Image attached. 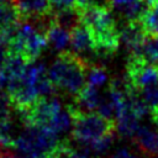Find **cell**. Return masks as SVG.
<instances>
[{"label":"cell","instance_id":"obj_6","mask_svg":"<svg viewBox=\"0 0 158 158\" xmlns=\"http://www.w3.org/2000/svg\"><path fill=\"white\" fill-rule=\"evenodd\" d=\"M22 22H36L54 14L51 0H14Z\"/></svg>","mask_w":158,"mask_h":158},{"label":"cell","instance_id":"obj_1","mask_svg":"<svg viewBox=\"0 0 158 158\" xmlns=\"http://www.w3.org/2000/svg\"><path fill=\"white\" fill-rule=\"evenodd\" d=\"M79 21L89 30L94 41L95 57H111L120 47L121 37L114 11L109 5L93 4L75 9Z\"/></svg>","mask_w":158,"mask_h":158},{"label":"cell","instance_id":"obj_17","mask_svg":"<svg viewBox=\"0 0 158 158\" xmlns=\"http://www.w3.org/2000/svg\"><path fill=\"white\" fill-rule=\"evenodd\" d=\"M107 80V74L105 69L100 65L89 63L86 68V84H90L95 88H100L101 85L105 84Z\"/></svg>","mask_w":158,"mask_h":158},{"label":"cell","instance_id":"obj_9","mask_svg":"<svg viewBox=\"0 0 158 158\" xmlns=\"http://www.w3.org/2000/svg\"><path fill=\"white\" fill-rule=\"evenodd\" d=\"M141 152L147 157L158 156V132L146 126H139L132 137Z\"/></svg>","mask_w":158,"mask_h":158},{"label":"cell","instance_id":"obj_22","mask_svg":"<svg viewBox=\"0 0 158 158\" xmlns=\"http://www.w3.org/2000/svg\"><path fill=\"white\" fill-rule=\"evenodd\" d=\"M6 57H7V46L0 43V70L2 69V65L5 63Z\"/></svg>","mask_w":158,"mask_h":158},{"label":"cell","instance_id":"obj_14","mask_svg":"<svg viewBox=\"0 0 158 158\" xmlns=\"http://www.w3.org/2000/svg\"><path fill=\"white\" fill-rule=\"evenodd\" d=\"M139 120L141 118H138L128 106V109L116 118V128L122 137L132 138L139 127Z\"/></svg>","mask_w":158,"mask_h":158},{"label":"cell","instance_id":"obj_20","mask_svg":"<svg viewBox=\"0 0 158 158\" xmlns=\"http://www.w3.org/2000/svg\"><path fill=\"white\" fill-rule=\"evenodd\" d=\"M70 125H73V121H72V117L70 115L68 114V111H60L53 120L52 122L49 123L48 127L46 128H49L51 131H53L56 135L58 133H62V132H65L69 130Z\"/></svg>","mask_w":158,"mask_h":158},{"label":"cell","instance_id":"obj_2","mask_svg":"<svg viewBox=\"0 0 158 158\" xmlns=\"http://www.w3.org/2000/svg\"><path fill=\"white\" fill-rule=\"evenodd\" d=\"M89 60L73 51H62L49 68L48 77L56 89L75 96L86 84V68Z\"/></svg>","mask_w":158,"mask_h":158},{"label":"cell","instance_id":"obj_10","mask_svg":"<svg viewBox=\"0 0 158 158\" xmlns=\"http://www.w3.org/2000/svg\"><path fill=\"white\" fill-rule=\"evenodd\" d=\"M109 6L112 11L120 12L126 21L138 20L147 7L143 0H110Z\"/></svg>","mask_w":158,"mask_h":158},{"label":"cell","instance_id":"obj_3","mask_svg":"<svg viewBox=\"0 0 158 158\" xmlns=\"http://www.w3.org/2000/svg\"><path fill=\"white\" fill-rule=\"evenodd\" d=\"M67 111L72 117V137L80 144L88 146L93 141L112 133L116 130V121L107 118L98 111H83L75 104L68 105Z\"/></svg>","mask_w":158,"mask_h":158},{"label":"cell","instance_id":"obj_13","mask_svg":"<svg viewBox=\"0 0 158 158\" xmlns=\"http://www.w3.org/2000/svg\"><path fill=\"white\" fill-rule=\"evenodd\" d=\"M22 23L20 12L14 2H0V30H9L19 27Z\"/></svg>","mask_w":158,"mask_h":158},{"label":"cell","instance_id":"obj_18","mask_svg":"<svg viewBox=\"0 0 158 158\" xmlns=\"http://www.w3.org/2000/svg\"><path fill=\"white\" fill-rule=\"evenodd\" d=\"M15 126L11 120L0 121V146L15 148Z\"/></svg>","mask_w":158,"mask_h":158},{"label":"cell","instance_id":"obj_15","mask_svg":"<svg viewBox=\"0 0 158 158\" xmlns=\"http://www.w3.org/2000/svg\"><path fill=\"white\" fill-rule=\"evenodd\" d=\"M27 64H28V62L21 54L7 52V57L5 59V63H4L1 70L5 74V77L7 78V80H9L11 78L20 77L25 72Z\"/></svg>","mask_w":158,"mask_h":158},{"label":"cell","instance_id":"obj_21","mask_svg":"<svg viewBox=\"0 0 158 158\" xmlns=\"http://www.w3.org/2000/svg\"><path fill=\"white\" fill-rule=\"evenodd\" d=\"M114 135H115V132L107 133L105 136H101L100 138H98V139L93 141L91 143H89L88 147L90 148V151H94L96 153H102V152H105L112 144V142H114Z\"/></svg>","mask_w":158,"mask_h":158},{"label":"cell","instance_id":"obj_7","mask_svg":"<svg viewBox=\"0 0 158 158\" xmlns=\"http://www.w3.org/2000/svg\"><path fill=\"white\" fill-rule=\"evenodd\" d=\"M121 42L130 52V56H142V48L147 37L139 20L126 21L120 30Z\"/></svg>","mask_w":158,"mask_h":158},{"label":"cell","instance_id":"obj_25","mask_svg":"<svg viewBox=\"0 0 158 158\" xmlns=\"http://www.w3.org/2000/svg\"><path fill=\"white\" fill-rule=\"evenodd\" d=\"M2 1H10V2H14V0H0V2H2Z\"/></svg>","mask_w":158,"mask_h":158},{"label":"cell","instance_id":"obj_5","mask_svg":"<svg viewBox=\"0 0 158 158\" xmlns=\"http://www.w3.org/2000/svg\"><path fill=\"white\" fill-rule=\"evenodd\" d=\"M62 111L60 104L56 98L40 96L26 111L20 112L26 126L48 127L52 120Z\"/></svg>","mask_w":158,"mask_h":158},{"label":"cell","instance_id":"obj_19","mask_svg":"<svg viewBox=\"0 0 158 158\" xmlns=\"http://www.w3.org/2000/svg\"><path fill=\"white\" fill-rule=\"evenodd\" d=\"M142 57L151 63L158 64V36L147 35L142 48Z\"/></svg>","mask_w":158,"mask_h":158},{"label":"cell","instance_id":"obj_4","mask_svg":"<svg viewBox=\"0 0 158 158\" xmlns=\"http://www.w3.org/2000/svg\"><path fill=\"white\" fill-rule=\"evenodd\" d=\"M158 84V64L148 62L142 56H128L125 85L138 91Z\"/></svg>","mask_w":158,"mask_h":158},{"label":"cell","instance_id":"obj_16","mask_svg":"<svg viewBox=\"0 0 158 158\" xmlns=\"http://www.w3.org/2000/svg\"><path fill=\"white\" fill-rule=\"evenodd\" d=\"M139 22L148 36H158V0L148 5L142 15L139 16Z\"/></svg>","mask_w":158,"mask_h":158},{"label":"cell","instance_id":"obj_24","mask_svg":"<svg viewBox=\"0 0 158 158\" xmlns=\"http://www.w3.org/2000/svg\"><path fill=\"white\" fill-rule=\"evenodd\" d=\"M151 116H152V120H153V122L158 126V105H156L154 107H152L151 109Z\"/></svg>","mask_w":158,"mask_h":158},{"label":"cell","instance_id":"obj_11","mask_svg":"<svg viewBox=\"0 0 158 158\" xmlns=\"http://www.w3.org/2000/svg\"><path fill=\"white\" fill-rule=\"evenodd\" d=\"M46 37L48 43L52 46V48L62 52L70 42V30L59 25L54 20V15H53V20L51 21V23L46 30Z\"/></svg>","mask_w":158,"mask_h":158},{"label":"cell","instance_id":"obj_12","mask_svg":"<svg viewBox=\"0 0 158 158\" xmlns=\"http://www.w3.org/2000/svg\"><path fill=\"white\" fill-rule=\"evenodd\" d=\"M101 96L98 91V88L85 84L81 90L74 96V104L83 111H95L99 107Z\"/></svg>","mask_w":158,"mask_h":158},{"label":"cell","instance_id":"obj_23","mask_svg":"<svg viewBox=\"0 0 158 158\" xmlns=\"http://www.w3.org/2000/svg\"><path fill=\"white\" fill-rule=\"evenodd\" d=\"M112 158H136V157L133 154H131L127 149H120L114 154Z\"/></svg>","mask_w":158,"mask_h":158},{"label":"cell","instance_id":"obj_8","mask_svg":"<svg viewBox=\"0 0 158 158\" xmlns=\"http://www.w3.org/2000/svg\"><path fill=\"white\" fill-rule=\"evenodd\" d=\"M69 44H70L72 51L74 53L79 54L80 57H83L86 60H88V58H86L88 54L91 53L93 56H95L93 37H91L89 30L80 21L70 30V42H69Z\"/></svg>","mask_w":158,"mask_h":158}]
</instances>
